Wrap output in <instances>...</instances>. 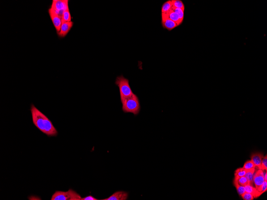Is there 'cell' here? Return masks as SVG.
<instances>
[{
  "mask_svg": "<svg viewBox=\"0 0 267 200\" xmlns=\"http://www.w3.org/2000/svg\"><path fill=\"white\" fill-rule=\"evenodd\" d=\"M238 178H239L235 177V176L234 183L235 188H236L238 193H239V195H242L243 193L246 192L245 188L244 186H242V185H239L238 181Z\"/></svg>",
  "mask_w": 267,
  "mask_h": 200,
  "instance_id": "obj_16",
  "label": "cell"
},
{
  "mask_svg": "<svg viewBox=\"0 0 267 200\" xmlns=\"http://www.w3.org/2000/svg\"><path fill=\"white\" fill-rule=\"evenodd\" d=\"M72 17L69 10H65L63 13L62 17V23L71 21Z\"/></svg>",
  "mask_w": 267,
  "mask_h": 200,
  "instance_id": "obj_18",
  "label": "cell"
},
{
  "mask_svg": "<svg viewBox=\"0 0 267 200\" xmlns=\"http://www.w3.org/2000/svg\"><path fill=\"white\" fill-rule=\"evenodd\" d=\"M255 171H256V168L248 170L245 176L249 182L250 185L252 186H253V176Z\"/></svg>",
  "mask_w": 267,
  "mask_h": 200,
  "instance_id": "obj_15",
  "label": "cell"
},
{
  "mask_svg": "<svg viewBox=\"0 0 267 200\" xmlns=\"http://www.w3.org/2000/svg\"><path fill=\"white\" fill-rule=\"evenodd\" d=\"M238 181L239 185H242V186H245L246 185L250 184L248 180L245 176L239 177L238 178Z\"/></svg>",
  "mask_w": 267,
  "mask_h": 200,
  "instance_id": "obj_22",
  "label": "cell"
},
{
  "mask_svg": "<svg viewBox=\"0 0 267 200\" xmlns=\"http://www.w3.org/2000/svg\"><path fill=\"white\" fill-rule=\"evenodd\" d=\"M81 197L73 189H70L68 191H56L52 196L51 200H81Z\"/></svg>",
  "mask_w": 267,
  "mask_h": 200,
  "instance_id": "obj_4",
  "label": "cell"
},
{
  "mask_svg": "<svg viewBox=\"0 0 267 200\" xmlns=\"http://www.w3.org/2000/svg\"><path fill=\"white\" fill-rule=\"evenodd\" d=\"M243 169L248 170L253 168H256V166L254 164L253 162L251 160L248 161L244 163L243 167Z\"/></svg>",
  "mask_w": 267,
  "mask_h": 200,
  "instance_id": "obj_21",
  "label": "cell"
},
{
  "mask_svg": "<svg viewBox=\"0 0 267 200\" xmlns=\"http://www.w3.org/2000/svg\"><path fill=\"white\" fill-rule=\"evenodd\" d=\"M241 196H242L243 199L244 200H252L254 198L253 194L246 192Z\"/></svg>",
  "mask_w": 267,
  "mask_h": 200,
  "instance_id": "obj_23",
  "label": "cell"
},
{
  "mask_svg": "<svg viewBox=\"0 0 267 200\" xmlns=\"http://www.w3.org/2000/svg\"><path fill=\"white\" fill-rule=\"evenodd\" d=\"M184 9H174L172 8V10H173L175 13H176L178 14L179 17V18L182 22H183V20L184 18Z\"/></svg>",
  "mask_w": 267,
  "mask_h": 200,
  "instance_id": "obj_20",
  "label": "cell"
},
{
  "mask_svg": "<svg viewBox=\"0 0 267 200\" xmlns=\"http://www.w3.org/2000/svg\"><path fill=\"white\" fill-rule=\"evenodd\" d=\"M172 8L181 9H185L184 3L180 0H172Z\"/></svg>",
  "mask_w": 267,
  "mask_h": 200,
  "instance_id": "obj_17",
  "label": "cell"
},
{
  "mask_svg": "<svg viewBox=\"0 0 267 200\" xmlns=\"http://www.w3.org/2000/svg\"><path fill=\"white\" fill-rule=\"evenodd\" d=\"M172 1H167L165 2L162 7V17L167 15L172 10Z\"/></svg>",
  "mask_w": 267,
  "mask_h": 200,
  "instance_id": "obj_13",
  "label": "cell"
},
{
  "mask_svg": "<svg viewBox=\"0 0 267 200\" xmlns=\"http://www.w3.org/2000/svg\"><path fill=\"white\" fill-rule=\"evenodd\" d=\"M166 19H169L171 20L175 23H176L177 24L178 26L180 25L181 24L182 22L179 18V16L178 14L175 13L173 10H172L168 14L162 17V20H163Z\"/></svg>",
  "mask_w": 267,
  "mask_h": 200,
  "instance_id": "obj_11",
  "label": "cell"
},
{
  "mask_svg": "<svg viewBox=\"0 0 267 200\" xmlns=\"http://www.w3.org/2000/svg\"><path fill=\"white\" fill-rule=\"evenodd\" d=\"M129 193L123 191L116 192L108 198L102 200H126L128 198Z\"/></svg>",
  "mask_w": 267,
  "mask_h": 200,
  "instance_id": "obj_9",
  "label": "cell"
},
{
  "mask_svg": "<svg viewBox=\"0 0 267 200\" xmlns=\"http://www.w3.org/2000/svg\"><path fill=\"white\" fill-rule=\"evenodd\" d=\"M162 24L164 28L171 31L178 27L177 24L173 21L169 19L162 20Z\"/></svg>",
  "mask_w": 267,
  "mask_h": 200,
  "instance_id": "obj_12",
  "label": "cell"
},
{
  "mask_svg": "<svg viewBox=\"0 0 267 200\" xmlns=\"http://www.w3.org/2000/svg\"><path fill=\"white\" fill-rule=\"evenodd\" d=\"M34 125L42 132L48 137H56L58 134L57 130L52 121L33 104L30 108Z\"/></svg>",
  "mask_w": 267,
  "mask_h": 200,
  "instance_id": "obj_1",
  "label": "cell"
},
{
  "mask_svg": "<svg viewBox=\"0 0 267 200\" xmlns=\"http://www.w3.org/2000/svg\"><path fill=\"white\" fill-rule=\"evenodd\" d=\"M115 84L119 88L121 100L130 97L134 94L130 86L129 80L123 76L116 78Z\"/></svg>",
  "mask_w": 267,
  "mask_h": 200,
  "instance_id": "obj_3",
  "label": "cell"
},
{
  "mask_svg": "<svg viewBox=\"0 0 267 200\" xmlns=\"http://www.w3.org/2000/svg\"><path fill=\"white\" fill-rule=\"evenodd\" d=\"M95 197H93L91 195L88 196L87 197H85L84 198H81V200H98Z\"/></svg>",
  "mask_w": 267,
  "mask_h": 200,
  "instance_id": "obj_26",
  "label": "cell"
},
{
  "mask_svg": "<svg viewBox=\"0 0 267 200\" xmlns=\"http://www.w3.org/2000/svg\"><path fill=\"white\" fill-rule=\"evenodd\" d=\"M263 157L264 156L263 154L260 153H255L251 156V161L253 162L256 167L260 169H261V162Z\"/></svg>",
  "mask_w": 267,
  "mask_h": 200,
  "instance_id": "obj_10",
  "label": "cell"
},
{
  "mask_svg": "<svg viewBox=\"0 0 267 200\" xmlns=\"http://www.w3.org/2000/svg\"><path fill=\"white\" fill-rule=\"evenodd\" d=\"M74 23L71 21L69 22H63L62 23L61 30L59 32L57 33L59 37L61 38L65 37L69 33Z\"/></svg>",
  "mask_w": 267,
  "mask_h": 200,
  "instance_id": "obj_8",
  "label": "cell"
},
{
  "mask_svg": "<svg viewBox=\"0 0 267 200\" xmlns=\"http://www.w3.org/2000/svg\"><path fill=\"white\" fill-rule=\"evenodd\" d=\"M48 13L54 26L57 31V33H58L61 30V25H62V19L59 16L58 14L53 9L50 8L48 9Z\"/></svg>",
  "mask_w": 267,
  "mask_h": 200,
  "instance_id": "obj_6",
  "label": "cell"
},
{
  "mask_svg": "<svg viewBox=\"0 0 267 200\" xmlns=\"http://www.w3.org/2000/svg\"><path fill=\"white\" fill-rule=\"evenodd\" d=\"M51 8L53 9L62 19L63 13L69 10L68 0H53Z\"/></svg>",
  "mask_w": 267,
  "mask_h": 200,
  "instance_id": "obj_5",
  "label": "cell"
},
{
  "mask_svg": "<svg viewBox=\"0 0 267 200\" xmlns=\"http://www.w3.org/2000/svg\"><path fill=\"white\" fill-rule=\"evenodd\" d=\"M244 187L245 188L246 192L253 194L254 198L259 197V196L261 195V193L258 191L256 188L250 184L246 185Z\"/></svg>",
  "mask_w": 267,
  "mask_h": 200,
  "instance_id": "obj_14",
  "label": "cell"
},
{
  "mask_svg": "<svg viewBox=\"0 0 267 200\" xmlns=\"http://www.w3.org/2000/svg\"><path fill=\"white\" fill-rule=\"evenodd\" d=\"M263 172H264V180H265V181H267V171H265V172H264V171L263 170Z\"/></svg>",
  "mask_w": 267,
  "mask_h": 200,
  "instance_id": "obj_27",
  "label": "cell"
},
{
  "mask_svg": "<svg viewBox=\"0 0 267 200\" xmlns=\"http://www.w3.org/2000/svg\"><path fill=\"white\" fill-rule=\"evenodd\" d=\"M267 181H265L262 185L258 188L257 190L261 194L264 193L267 191Z\"/></svg>",
  "mask_w": 267,
  "mask_h": 200,
  "instance_id": "obj_24",
  "label": "cell"
},
{
  "mask_svg": "<svg viewBox=\"0 0 267 200\" xmlns=\"http://www.w3.org/2000/svg\"><path fill=\"white\" fill-rule=\"evenodd\" d=\"M246 171V170L244 169L243 167L239 168L235 170L234 175H235V177L238 178L245 176Z\"/></svg>",
  "mask_w": 267,
  "mask_h": 200,
  "instance_id": "obj_19",
  "label": "cell"
},
{
  "mask_svg": "<svg viewBox=\"0 0 267 200\" xmlns=\"http://www.w3.org/2000/svg\"><path fill=\"white\" fill-rule=\"evenodd\" d=\"M261 170L267 171V155L263 157L261 162Z\"/></svg>",
  "mask_w": 267,
  "mask_h": 200,
  "instance_id": "obj_25",
  "label": "cell"
},
{
  "mask_svg": "<svg viewBox=\"0 0 267 200\" xmlns=\"http://www.w3.org/2000/svg\"><path fill=\"white\" fill-rule=\"evenodd\" d=\"M122 103V109L124 113H133L137 115L139 113L141 110L139 100L138 97L135 94L133 96L121 100Z\"/></svg>",
  "mask_w": 267,
  "mask_h": 200,
  "instance_id": "obj_2",
  "label": "cell"
},
{
  "mask_svg": "<svg viewBox=\"0 0 267 200\" xmlns=\"http://www.w3.org/2000/svg\"><path fill=\"white\" fill-rule=\"evenodd\" d=\"M264 176V172L261 169L255 171L253 176V182L256 189L262 185L265 181Z\"/></svg>",
  "mask_w": 267,
  "mask_h": 200,
  "instance_id": "obj_7",
  "label": "cell"
}]
</instances>
